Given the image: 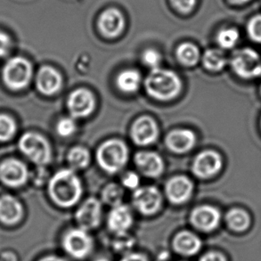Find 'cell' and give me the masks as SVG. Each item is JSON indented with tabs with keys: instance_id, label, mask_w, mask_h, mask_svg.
<instances>
[{
	"instance_id": "1",
	"label": "cell",
	"mask_w": 261,
	"mask_h": 261,
	"mask_svg": "<svg viewBox=\"0 0 261 261\" xmlns=\"http://www.w3.org/2000/svg\"><path fill=\"white\" fill-rule=\"evenodd\" d=\"M49 194L57 205L64 208L71 207L82 195L81 181L72 170H60L50 181Z\"/></svg>"
},
{
	"instance_id": "2",
	"label": "cell",
	"mask_w": 261,
	"mask_h": 261,
	"mask_svg": "<svg viewBox=\"0 0 261 261\" xmlns=\"http://www.w3.org/2000/svg\"><path fill=\"white\" fill-rule=\"evenodd\" d=\"M145 88L153 98L168 101L179 94L181 82L173 71L158 67L149 73L145 80Z\"/></svg>"
},
{
	"instance_id": "3",
	"label": "cell",
	"mask_w": 261,
	"mask_h": 261,
	"mask_svg": "<svg viewBox=\"0 0 261 261\" xmlns=\"http://www.w3.org/2000/svg\"><path fill=\"white\" fill-rule=\"evenodd\" d=\"M96 158L102 170L108 173H115L127 163L128 150L123 142L111 139L99 146Z\"/></svg>"
},
{
	"instance_id": "4",
	"label": "cell",
	"mask_w": 261,
	"mask_h": 261,
	"mask_svg": "<svg viewBox=\"0 0 261 261\" xmlns=\"http://www.w3.org/2000/svg\"><path fill=\"white\" fill-rule=\"evenodd\" d=\"M32 74V65L21 57L12 58L7 62L3 70L6 85L14 90H20L28 85Z\"/></svg>"
},
{
	"instance_id": "5",
	"label": "cell",
	"mask_w": 261,
	"mask_h": 261,
	"mask_svg": "<svg viewBox=\"0 0 261 261\" xmlns=\"http://www.w3.org/2000/svg\"><path fill=\"white\" fill-rule=\"evenodd\" d=\"M19 146L21 152L33 163L39 165L49 163L51 148L48 142L40 135L26 133L20 139Z\"/></svg>"
},
{
	"instance_id": "6",
	"label": "cell",
	"mask_w": 261,
	"mask_h": 261,
	"mask_svg": "<svg viewBox=\"0 0 261 261\" xmlns=\"http://www.w3.org/2000/svg\"><path fill=\"white\" fill-rule=\"evenodd\" d=\"M64 251L72 258L84 259L88 257L94 248V242L87 230L82 228L69 230L63 239Z\"/></svg>"
},
{
	"instance_id": "7",
	"label": "cell",
	"mask_w": 261,
	"mask_h": 261,
	"mask_svg": "<svg viewBox=\"0 0 261 261\" xmlns=\"http://www.w3.org/2000/svg\"><path fill=\"white\" fill-rule=\"evenodd\" d=\"M231 64L234 72L242 78H255L261 74L260 57L251 48L237 51L233 55Z\"/></svg>"
},
{
	"instance_id": "8",
	"label": "cell",
	"mask_w": 261,
	"mask_h": 261,
	"mask_svg": "<svg viewBox=\"0 0 261 261\" xmlns=\"http://www.w3.org/2000/svg\"><path fill=\"white\" fill-rule=\"evenodd\" d=\"M133 202L142 214L152 215L159 211L162 195L155 187H141L135 191Z\"/></svg>"
},
{
	"instance_id": "9",
	"label": "cell",
	"mask_w": 261,
	"mask_h": 261,
	"mask_svg": "<svg viewBox=\"0 0 261 261\" xmlns=\"http://www.w3.org/2000/svg\"><path fill=\"white\" fill-rule=\"evenodd\" d=\"M67 106L71 116L74 118L88 116L95 109L94 95L85 88L77 89L69 96Z\"/></svg>"
},
{
	"instance_id": "10",
	"label": "cell",
	"mask_w": 261,
	"mask_h": 261,
	"mask_svg": "<svg viewBox=\"0 0 261 261\" xmlns=\"http://www.w3.org/2000/svg\"><path fill=\"white\" fill-rule=\"evenodd\" d=\"M222 168V158L218 152L205 151L198 154L194 160L193 171L201 178L215 176Z\"/></svg>"
},
{
	"instance_id": "11",
	"label": "cell",
	"mask_w": 261,
	"mask_h": 261,
	"mask_svg": "<svg viewBox=\"0 0 261 261\" xmlns=\"http://www.w3.org/2000/svg\"><path fill=\"white\" fill-rule=\"evenodd\" d=\"M0 178L9 187H21L28 178V170L17 160H7L0 165Z\"/></svg>"
},
{
	"instance_id": "12",
	"label": "cell",
	"mask_w": 261,
	"mask_h": 261,
	"mask_svg": "<svg viewBox=\"0 0 261 261\" xmlns=\"http://www.w3.org/2000/svg\"><path fill=\"white\" fill-rule=\"evenodd\" d=\"M158 133L157 124L148 116L140 117L135 121L131 128L132 139L139 145L152 144L158 137Z\"/></svg>"
},
{
	"instance_id": "13",
	"label": "cell",
	"mask_w": 261,
	"mask_h": 261,
	"mask_svg": "<svg viewBox=\"0 0 261 261\" xmlns=\"http://www.w3.org/2000/svg\"><path fill=\"white\" fill-rule=\"evenodd\" d=\"M220 219V212L208 205L198 207L191 214V222L193 226L203 232H211L216 229L219 226Z\"/></svg>"
},
{
	"instance_id": "14",
	"label": "cell",
	"mask_w": 261,
	"mask_h": 261,
	"mask_svg": "<svg viewBox=\"0 0 261 261\" xmlns=\"http://www.w3.org/2000/svg\"><path fill=\"white\" fill-rule=\"evenodd\" d=\"M76 220L82 229L95 228L101 220V204L95 198H90L80 207Z\"/></svg>"
},
{
	"instance_id": "15",
	"label": "cell",
	"mask_w": 261,
	"mask_h": 261,
	"mask_svg": "<svg viewBox=\"0 0 261 261\" xmlns=\"http://www.w3.org/2000/svg\"><path fill=\"white\" fill-rule=\"evenodd\" d=\"M193 189V184L187 177L183 176H175L167 183V196L171 202L180 204L191 197Z\"/></svg>"
},
{
	"instance_id": "16",
	"label": "cell",
	"mask_w": 261,
	"mask_h": 261,
	"mask_svg": "<svg viewBox=\"0 0 261 261\" xmlns=\"http://www.w3.org/2000/svg\"><path fill=\"white\" fill-rule=\"evenodd\" d=\"M133 223V216L130 210L125 205L119 204L114 206L110 212L108 217V227L109 229L116 233L117 236H121L127 233Z\"/></svg>"
},
{
	"instance_id": "17",
	"label": "cell",
	"mask_w": 261,
	"mask_h": 261,
	"mask_svg": "<svg viewBox=\"0 0 261 261\" xmlns=\"http://www.w3.org/2000/svg\"><path fill=\"white\" fill-rule=\"evenodd\" d=\"M123 27V15L115 8L107 9L99 18L100 31L107 38H115L120 35Z\"/></svg>"
},
{
	"instance_id": "18",
	"label": "cell",
	"mask_w": 261,
	"mask_h": 261,
	"mask_svg": "<svg viewBox=\"0 0 261 261\" xmlns=\"http://www.w3.org/2000/svg\"><path fill=\"white\" fill-rule=\"evenodd\" d=\"M63 84L60 73L54 68L45 66L39 70L37 77V86L39 91L46 95H55Z\"/></svg>"
},
{
	"instance_id": "19",
	"label": "cell",
	"mask_w": 261,
	"mask_h": 261,
	"mask_svg": "<svg viewBox=\"0 0 261 261\" xmlns=\"http://www.w3.org/2000/svg\"><path fill=\"white\" fill-rule=\"evenodd\" d=\"M135 163L142 173L147 176H160L164 170L163 159L155 152H138L135 157Z\"/></svg>"
},
{
	"instance_id": "20",
	"label": "cell",
	"mask_w": 261,
	"mask_h": 261,
	"mask_svg": "<svg viewBox=\"0 0 261 261\" xmlns=\"http://www.w3.org/2000/svg\"><path fill=\"white\" fill-rule=\"evenodd\" d=\"M194 143L195 136L192 131L187 129L171 131L166 138L167 146L176 153L188 152L194 147Z\"/></svg>"
},
{
	"instance_id": "21",
	"label": "cell",
	"mask_w": 261,
	"mask_h": 261,
	"mask_svg": "<svg viewBox=\"0 0 261 261\" xmlns=\"http://www.w3.org/2000/svg\"><path fill=\"white\" fill-rule=\"evenodd\" d=\"M175 251L183 256H193L201 250L200 238L189 231H182L177 233L173 240Z\"/></svg>"
},
{
	"instance_id": "22",
	"label": "cell",
	"mask_w": 261,
	"mask_h": 261,
	"mask_svg": "<svg viewBox=\"0 0 261 261\" xmlns=\"http://www.w3.org/2000/svg\"><path fill=\"white\" fill-rule=\"evenodd\" d=\"M22 216L21 203L12 196L0 198V220L7 225H14L20 221Z\"/></svg>"
},
{
	"instance_id": "23",
	"label": "cell",
	"mask_w": 261,
	"mask_h": 261,
	"mask_svg": "<svg viewBox=\"0 0 261 261\" xmlns=\"http://www.w3.org/2000/svg\"><path fill=\"white\" fill-rule=\"evenodd\" d=\"M141 83V76L138 71L126 70L117 77V86L125 93H134Z\"/></svg>"
},
{
	"instance_id": "24",
	"label": "cell",
	"mask_w": 261,
	"mask_h": 261,
	"mask_svg": "<svg viewBox=\"0 0 261 261\" xmlns=\"http://www.w3.org/2000/svg\"><path fill=\"white\" fill-rule=\"evenodd\" d=\"M226 220L230 228L237 232H242L247 229L251 223L249 214L241 208H233L227 212Z\"/></svg>"
},
{
	"instance_id": "25",
	"label": "cell",
	"mask_w": 261,
	"mask_h": 261,
	"mask_svg": "<svg viewBox=\"0 0 261 261\" xmlns=\"http://www.w3.org/2000/svg\"><path fill=\"white\" fill-rule=\"evenodd\" d=\"M176 56L181 64L186 66H193L197 64L200 58V52L193 44L185 43L177 48Z\"/></svg>"
},
{
	"instance_id": "26",
	"label": "cell",
	"mask_w": 261,
	"mask_h": 261,
	"mask_svg": "<svg viewBox=\"0 0 261 261\" xmlns=\"http://www.w3.org/2000/svg\"><path fill=\"white\" fill-rule=\"evenodd\" d=\"M226 63L224 54L218 49L207 50L203 56V64L210 71H220L225 67Z\"/></svg>"
},
{
	"instance_id": "27",
	"label": "cell",
	"mask_w": 261,
	"mask_h": 261,
	"mask_svg": "<svg viewBox=\"0 0 261 261\" xmlns=\"http://www.w3.org/2000/svg\"><path fill=\"white\" fill-rule=\"evenodd\" d=\"M89 160H90L89 152L87 149L83 147H74L71 149L68 155V162L70 163L71 168L75 170L86 168L88 166Z\"/></svg>"
},
{
	"instance_id": "28",
	"label": "cell",
	"mask_w": 261,
	"mask_h": 261,
	"mask_svg": "<svg viewBox=\"0 0 261 261\" xmlns=\"http://www.w3.org/2000/svg\"><path fill=\"white\" fill-rule=\"evenodd\" d=\"M238 40L239 32L234 28L223 29L217 36V41L219 43V46L226 49L233 47L237 45Z\"/></svg>"
},
{
	"instance_id": "29",
	"label": "cell",
	"mask_w": 261,
	"mask_h": 261,
	"mask_svg": "<svg viewBox=\"0 0 261 261\" xmlns=\"http://www.w3.org/2000/svg\"><path fill=\"white\" fill-rule=\"evenodd\" d=\"M122 197H123V191L121 189V187L114 184L107 186L102 192L103 201H106L107 204L112 205L113 207L120 204Z\"/></svg>"
},
{
	"instance_id": "30",
	"label": "cell",
	"mask_w": 261,
	"mask_h": 261,
	"mask_svg": "<svg viewBox=\"0 0 261 261\" xmlns=\"http://www.w3.org/2000/svg\"><path fill=\"white\" fill-rule=\"evenodd\" d=\"M15 123L7 115H0V141H7L14 136Z\"/></svg>"
},
{
	"instance_id": "31",
	"label": "cell",
	"mask_w": 261,
	"mask_h": 261,
	"mask_svg": "<svg viewBox=\"0 0 261 261\" xmlns=\"http://www.w3.org/2000/svg\"><path fill=\"white\" fill-rule=\"evenodd\" d=\"M247 32L253 41L261 43V14L256 15L249 21Z\"/></svg>"
},
{
	"instance_id": "32",
	"label": "cell",
	"mask_w": 261,
	"mask_h": 261,
	"mask_svg": "<svg viewBox=\"0 0 261 261\" xmlns=\"http://www.w3.org/2000/svg\"><path fill=\"white\" fill-rule=\"evenodd\" d=\"M57 129L61 137H69L76 130V124L71 118H63L57 123Z\"/></svg>"
},
{
	"instance_id": "33",
	"label": "cell",
	"mask_w": 261,
	"mask_h": 261,
	"mask_svg": "<svg viewBox=\"0 0 261 261\" xmlns=\"http://www.w3.org/2000/svg\"><path fill=\"white\" fill-rule=\"evenodd\" d=\"M161 61H162L161 55L155 50H145V53L143 54V62L147 66L152 69L159 67Z\"/></svg>"
},
{
	"instance_id": "34",
	"label": "cell",
	"mask_w": 261,
	"mask_h": 261,
	"mask_svg": "<svg viewBox=\"0 0 261 261\" xmlns=\"http://www.w3.org/2000/svg\"><path fill=\"white\" fill-rule=\"evenodd\" d=\"M139 181H140L139 176L134 172H128L122 178L124 187L130 188V189H137L139 185Z\"/></svg>"
},
{
	"instance_id": "35",
	"label": "cell",
	"mask_w": 261,
	"mask_h": 261,
	"mask_svg": "<svg viewBox=\"0 0 261 261\" xmlns=\"http://www.w3.org/2000/svg\"><path fill=\"white\" fill-rule=\"evenodd\" d=\"M195 1L196 0H172V3L177 10L183 13H187L193 9L195 5Z\"/></svg>"
},
{
	"instance_id": "36",
	"label": "cell",
	"mask_w": 261,
	"mask_h": 261,
	"mask_svg": "<svg viewBox=\"0 0 261 261\" xmlns=\"http://www.w3.org/2000/svg\"><path fill=\"white\" fill-rule=\"evenodd\" d=\"M118 237L120 238L114 244V248L116 249L117 251H124L132 247V239L126 237V233L121 234V236H118Z\"/></svg>"
},
{
	"instance_id": "37",
	"label": "cell",
	"mask_w": 261,
	"mask_h": 261,
	"mask_svg": "<svg viewBox=\"0 0 261 261\" xmlns=\"http://www.w3.org/2000/svg\"><path fill=\"white\" fill-rule=\"evenodd\" d=\"M11 40L5 32H0V57H5L10 49Z\"/></svg>"
},
{
	"instance_id": "38",
	"label": "cell",
	"mask_w": 261,
	"mask_h": 261,
	"mask_svg": "<svg viewBox=\"0 0 261 261\" xmlns=\"http://www.w3.org/2000/svg\"><path fill=\"white\" fill-rule=\"evenodd\" d=\"M200 261H226L225 257L219 252H208L201 257Z\"/></svg>"
},
{
	"instance_id": "39",
	"label": "cell",
	"mask_w": 261,
	"mask_h": 261,
	"mask_svg": "<svg viewBox=\"0 0 261 261\" xmlns=\"http://www.w3.org/2000/svg\"><path fill=\"white\" fill-rule=\"evenodd\" d=\"M120 261H149L142 253H127Z\"/></svg>"
},
{
	"instance_id": "40",
	"label": "cell",
	"mask_w": 261,
	"mask_h": 261,
	"mask_svg": "<svg viewBox=\"0 0 261 261\" xmlns=\"http://www.w3.org/2000/svg\"><path fill=\"white\" fill-rule=\"evenodd\" d=\"M0 261H16V258L13 253L7 252V253H5V254L1 256Z\"/></svg>"
},
{
	"instance_id": "41",
	"label": "cell",
	"mask_w": 261,
	"mask_h": 261,
	"mask_svg": "<svg viewBox=\"0 0 261 261\" xmlns=\"http://www.w3.org/2000/svg\"><path fill=\"white\" fill-rule=\"evenodd\" d=\"M39 261H65L64 258L57 257V256H46Z\"/></svg>"
},
{
	"instance_id": "42",
	"label": "cell",
	"mask_w": 261,
	"mask_h": 261,
	"mask_svg": "<svg viewBox=\"0 0 261 261\" xmlns=\"http://www.w3.org/2000/svg\"><path fill=\"white\" fill-rule=\"evenodd\" d=\"M232 2H233V3H237V4H244L246 3V2H248L249 0H231Z\"/></svg>"
},
{
	"instance_id": "43",
	"label": "cell",
	"mask_w": 261,
	"mask_h": 261,
	"mask_svg": "<svg viewBox=\"0 0 261 261\" xmlns=\"http://www.w3.org/2000/svg\"><path fill=\"white\" fill-rule=\"evenodd\" d=\"M95 261H109V259H107V258H98V259H96Z\"/></svg>"
},
{
	"instance_id": "44",
	"label": "cell",
	"mask_w": 261,
	"mask_h": 261,
	"mask_svg": "<svg viewBox=\"0 0 261 261\" xmlns=\"http://www.w3.org/2000/svg\"><path fill=\"white\" fill-rule=\"evenodd\" d=\"M260 92H261V88H260Z\"/></svg>"
}]
</instances>
